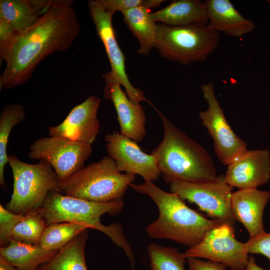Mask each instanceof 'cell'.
Wrapping results in <instances>:
<instances>
[{
	"mask_svg": "<svg viewBox=\"0 0 270 270\" xmlns=\"http://www.w3.org/2000/svg\"><path fill=\"white\" fill-rule=\"evenodd\" d=\"M73 0H54L38 21L19 34L8 54L0 78V89H12L27 82L45 58L69 48L80 26Z\"/></svg>",
	"mask_w": 270,
	"mask_h": 270,
	"instance_id": "obj_1",
	"label": "cell"
},
{
	"mask_svg": "<svg viewBox=\"0 0 270 270\" xmlns=\"http://www.w3.org/2000/svg\"><path fill=\"white\" fill-rule=\"evenodd\" d=\"M163 126L162 140L150 153L157 159L164 181L204 182L216 179L212 158L200 144L174 124L149 100Z\"/></svg>",
	"mask_w": 270,
	"mask_h": 270,
	"instance_id": "obj_2",
	"label": "cell"
},
{
	"mask_svg": "<svg viewBox=\"0 0 270 270\" xmlns=\"http://www.w3.org/2000/svg\"><path fill=\"white\" fill-rule=\"evenodd\" d=\"M130 186L150 196L158 208V218L146 228L151 238L170 240L190 248L198 244L208 230L222 224L190 208L178 194L162 190L152 182L132 183Z\"/></svg>",
	"mask_w": 270,
	"mask_h": 270,
	"instance_id": "obj_3",
	"label": "cell"
},
{
	"mask_svg": "<svg viewBox=\"0 0 270 270\" xmlns=\"http://www.w3.org/2000/svg\"><path fill=\"white\" fill-rule=\"evenodd\" d=\"M124 205L122 198L108 202H96L52 192L48 194L38 212L45 220L46 226L55 222H68L102 232L123 249L130 262L131 269L134 270V256L122 226L118 224L106 226L100 220V216L106 213L118 214L122 210Z\"/></svg>",
	"mask_w": 270,
	"mask_h": 270,
	"instance_id": "obj_4",
	"label": "cell"
},
{
	"mask_svg": "<svg viewBox=\"0 0 270 270\" xmlns=\"http://www.w3.org/2000/svg\"><path fill=\"white\" fill-rule=\"evenodd\" d=\"M136 175L122 174L109 156L84 167L60 182L61 193L96 202L122 198Z\"/></svg>",
	"mask_w": 270,
	"mask_h": 270,
	"instance_id": "obj_5",
	"label": "cell"
},
{
	"mask_svg": "<svg viewBox=\"0 0 270 270\" xmlns=\"http://www.w3.org/2000/svg\"><path fill=\"white\" fill-rule=\"evenodd\" d=\"M8 160L14 178L12 194L6 205L9 211L19 214L38 212L50 192L61 193L60 181L46 160L30 164L14 155L8 156Z\"/></svg>",
	"mask_w": 270,
	"mask_h": 270,
	"instance_id": "obj_6",
	"label": "cell"
},
{
	"mask_svg": "<svg viewBox=\"0 0 270 270\" xmlns=\"http://www.w3.org/2000/svg\"><path fill=\"white\" fill-rule=\"evenodd\" d=\"M218 41V32L208 24L175 26L156 24L154 48L162 57L182 64L204 60Z\"/></svg>",
	"mask_w": 270,
	"mask_h": 270,
	"instance_id": "obj_7",
	"label": "cell"
},
{
	"mask_svg": "<svg viewBox=\"0 0 270 270\" xmlns=\"http://www.w3.org/2000/svg\"><path fill=\"white\" fill-rule=\"evenodd\" d=\"M170 188L183 200L196 204L212 220L234 225L231 206L233 187L226 182L224 174L208 182L174 181L170 184Z\"/></svg>",
	"mask_w": 270,
	"mask_h": 270,
	"instance_id": "obj_8",
	"label": "cell"
},
{
	"mask_svg": "<svg viewBox=\"0 0 270 270\" xmlns=\"http://www.w3.org/2000/svg\"><path fill=\"white\" fill-rule=\"evenodd\" d=\"M92 151L91 144L60 136L42 137L30 146L28 157L49 163L60 182L84 167Z\"/></svg>",
	"mask_w": 270,
	"mask_h": 270,
	"instance_id": "obj_9",
	"label": "cell"
},
{
	"mask_svg": "<svg viewBox=\"0 0 270 270\" xmlns=\"http://www.w3.org/2000/svg\"><path fill=\"white\" fill-rule=\"evenodd\" d=\"M208 108L199 114L202 124L213 140L214 152L220 162L228 166L247 150L246 142L229 125L217 100L212 82L201 86Z\"/></svg>",
	"mask_w": 270,
	"mask_h": 270,
	"instance_id": "obj_10",
	"label": "cell"
},
{
	"mask_svg": "<svg viewBox=\"0 0 270 270\" xmlns=\"http://www.w3.org/2000/svg\"><path fill=\"white\" fill-rule=\"evenodd\" d=\"M183 254L186 258H205L223 264L230 270H245L249 258L245 244L236 238L233 226L225 223L210 229L198 244Z\"/></svg>",
	"mask_w": 270,
	"mask_h": 270,
	"instance_id": "obj_11",
	"label": "cell"
},
{
	"mask_svg": "<svg viewBox=\"0 0 270 270\" xmlns=\"http://www.w3.org/2000/svg\"><path fill=\"white\" fill-rule=\"evenodd\" d=\"M88 8L96 32L102 41L110 63L112 75L126 90L128 98L134 103L148 101L142 90L134 88L126 72L125 56L116 38L112 26L114 12L104 10L97 0H90Z\"/></svg>",
	"mask_w": 270,
	"mask_h": 270,
	"instance_id": "obj_12",
	"label": "cell"
},
{
	"mask_svg": "<svg viewBox=\"0 0 270 270\" xmlns=\"http://www.w3.org/2000/svg\"><path fill=\"white\" fill-rule=\"evenodd\" d=\"M108 156L115 162L120 172L138 174L153 182L162 174L156 156L143 152L137 142L114 130L104 136Z\"/></svg>",
	"mask_w": 270,
	"mask_h": 270,
	"instance_id": "obj_13",
	"label": "cell"
},
{
	"mask_svg": "<svg viewBox=\"0 0 270 270\" xmlns=\"http://www.w3.org/2000/svg\"><path fill=\"white\" fill-rule=\"evenodd\" d=\"M100 99L91 95L74 107L59 124L48 128L50 136H60L92 144L100 130L98 112Z\"/></svg>",
	"mask_w": 270,
	"mask_h": 270,
	"instance_id": "obj_14",
	"label": "cell"
},
{
	"mask_svg": "<svg viewBox=\"0 0 270 270\" xmlns=\"http://www.w3.org/2000/svg\"><path fill=\"white\" fill-rule=\"evenodd\" d=\"M102 78L106 84L104 96L111 100L114 106L120 132L137 142H142L146 134V118L143 107L128 98L110 72L103 74Z\"/></svg>",
	"mask_w": 270,
	"mask_h": 270,
	"instance_id": "obj_15",
	"label": "cell"
},
{
	"mask_svg": "<svg viewBox=\"0 0 270 270\" xmlns=\"http://www.w3.org/2000/svg\"><path fill=\"white\" fill-rule=\"evenodd\" d=\"M226 182L239 189L257 188L270 180V152L267 148L246 150L228 165Z\"/></svg>",
	"mask_w": 270,
	"mask_h": 270,
	"instance_id": "obj_16",
	"label": "cell"
},
{
	"mask_svg": "<svg viewBox=\"0 0 270 270\" xmlns=\"http://www.w3.org/2000/svg\"><path fill=\"white\" fill-rule=\"evenodd\" d=\"M270 199V191L257 188L239 189L232 192L231 206L234 218L244 226L250 238L266 232L263 214Z\"/></svg>",
	"mask_w": 270,
	"mask_h": 270,
	"instance_id": "obj_17",
	"label": "cell"
},
{
	"mask_svg": "<svg viewBox=\"0 0 270 270\" xmlns=\"http://www.w3.org/2000/svg\"><path fill=\"white\" fill-rule=\"evenodd\" d=\"M204 4L208 26L218 32L238 38L250 33L256 28L254 23L244 18L228 0H206Z\"/></svg>",
	"mask_w": 270,
	"mask_h": 270,
	"instance_id": "obj_18",
	"label": "cell"
},
{
	"mask_svg": "<svg viewBox=\"0 0 270 270\" xmlns=\"http://www.w3.org/2000/svg\"><path fill=\"white\" fill-rule=\"evenodd\" d=\"M54 0H0V16L10 22L18 34L34 24Z\"/></svg>",
	"mask_w": 270,
	"mask_h": 270,
	"instance_id": "obj_19",
	"label": "cell"
},
{
	"mask_svg": "<svg viewBox=\"0 0 270 270\" xmlns=\"http://www.w3.org/2000/svg\"><path fill=\"white\" fill-rule=\"evenodd\" d=\"M156 22L175 26L208 24L204 2L198 0H174L170 4L152 13Z\"/></svg>",
	"mask_w": 270,
	"mask_h": 270,
	"instance_id": "obj_20",
	"label": "cell"
},
{
	"mask_svg": "<svg viewBox=\"0 0 270 270\" xmlns=\"http://www.w3.org/2000/svg\"><path fill=\"white\" fill-rule=\"evenodd\" d=\"M58 251L46 250L38 244H30L12 240L8 245L0 248V256L18 270H36Z\"/></svg>",
	"mask_w": 270,
	"mask_h": 270,
	"instance_id": "obj_21",
	"label": "cell"
},
{
	"mask_svg": "<svg viewBox=\"0 0 270 270\" xmlns=\"http://www.w3.org/2000/svg\"><path fill=\"white\" fill-rule=\"evenodd\" d=\"M122 13L125 23L139 42L137 52L148 55L154 48L156 34V24L152 18L150 9L138 6Z\"/></svg>",
	"mask_w": 270,
	"mask_h": 270,
	"instance_id": "obj_22",
	"label": "cell"
},
{
	"mask_svg": "<svg viewBox=\"0 0 270 270\" xmlns=\"http://www.w3.org/2000/svg\"><path fill=\"white\" fill-rule=\"evenodd\" d=\"M88 237V229H86L36 270H88L84 257Z\"/></svg>",
	"mask_w": 270,
	"mask_h": 270,
	"instance_id": "obj_23",
	"label": "cell"
},
{
	"mask_svg": "<svg viewBox=\"0 0 270 270\" xmlns=\"http://www.w3.org/2000/svg\"><path fill=\"white\" fill-rule=\"evenodd\" d=\"M26 117L24 106L16 103L4 106L0 115V184L4 187V166L8 163L6 148L12 129Z\"/></svg>",
	"mask_w": 270,
	"mask_h": 270,
	"instance_id": "obj_24",
	"label": "cell"
},
{
	"mask_svg": "<svg viewBox=\"0 0 270 270\" xmlns=\"http://www.w3.org/2000/svg\"><path fill=\"white\" fill-rule=\"evenodd\" d=\"M86 229V226L76 223H52L45 228L38 244L48 250H59Z\"/></svg>",
	"mask_w": 270,
	"mask_h": 270,
	"instance_id": "obj_25",
	"label": "cell"
},
{
	"mask_svg": "<svg viewBox=\"0 0 270 270\" xmlns=\"http://www.w3.org/2000/svg\"><path fill=\"white\" fill-rule=\"evenodd\" d=\"M148 252L151 270H185L186 258L176 248L152 243Z\"/></svg>",
	"mask_w": 270,
	"mask_h": 270,
	"instance_id": "obj_26",
	"label": "cell"
},
{
	"mask_svg": "<svg viewBox=\"0 0 270 270\" xmlns=\"http://www.w3.org/2000/svg\"><path fill=\"white\" fill-rule=\"evenodd\" d=\"M46 226L45 220L38 212L28 213L14 227L12 240L26 244H38Z\"/></svg>",
	"mask_w": 270,
	"mask_h": 270,
	"instance_id": "obj_27",
	"label": "cell"
},
{
	"mask_svg": "<svg viewBox=\"0 0 270 270\" xmlns=\"http://www.w3.org/2000/svg\"><path fill=\"white\" fill-rule=\"evenodd\" d=\"M106 10L114 13L116 11L122 12L130 8L143 6L148 9L158 7L163 0H97Z\"/></svg>",
	"mask_w": 270,
	"mask_h": 270,
	"instance_id": "obj_28",
	"label": "cell"
},
{
	"mask_svg": "<svg viewBox=\"0 0 270 270\" xmlns=\"http://www.w3.org/2000/svg\"><path fill=\"white\" fill-rule=\"evenodd\" d=\"M24 214L13 213L0 204V245H8L12 240V232L16 225L24 218Z\"/></svg>",
	"mask_w": 270,
	"mask_h": 270,
	"instance_id": "obj_29",
	"label": "cell"
},
{
	"mask_svg": "<svg viewBox=\"0 0 270 270\" xmlns=\"http://www.w3.org/2000/svg\"><path fill=\"white\" fill-rule=\"evenodd\" d=\"M12 24L0 16V58L5 60L18 36Z\"/></svg>",
	"mask_w": 270,
	"mask_h": 270,
	"instance_id": "obj_30",
	"label": "cell"
},
{
	"mask_svg": "<svg viewBox=\"0 0 270 270\" xmlns=\"http://www.w3.org/2000/svg\"><path fill=\"white\" fill-rule=\"evenodd\" d=\"M244 244L248 254H261L270 260V233L250 238Z\"/></svg>",
	"mask_w": 270,
	"mask_h": 270,
	"instance_id": "obj_31",
	"label": "cell"
},
{
	"mask_svg": "<svg viewBox=\"0 0 270 270\" xmlns=\"http://www.w3.org/2000/svg\"><path fill=\"white\" fill-rule=\"evenodd\" d=\"M186 259L188 270H226L227 268L223 264L200 258H188Z\"/></svg>",
	"mask_w": 270,
	"mask_h": 270,
	"instance_id": "obj_32",
	"label": "cell"
},
{
	"mask_svg": "<svg viewBox=\"0 0 270 270\" xmlns=\"http://www.w3.org/2000/svg\"><path fill=\"white\" fill-rule=\"evenodd\" d=\"M245 270H267L259 266L256 263L253 255L248 258V261Z\"/></svg>",
	"mask_w": 270,
	"mask_h": 270,
	"instance_id": "obj_33",
	"label": "cell"
},
{
	"mask_svg": "<svg viewBox=\"0 0 270 270\" xmlns=\"http://www.w3.org/2000/svg\"><path fill=\"white\" fill-rule=\"evenodd\" d=\"M0 270H18L0 256Z\"/></svg>",
	"mask_w": 270,
	"mask_h": 270,
	"instance_id": "obj_34",
	"label": "cell"
},
{
	"mask_svg": "<svg viewBox=\"0 0 270 270\" xmlns=\"http://www.w3.org/2000/svg\"><path fill=\"white\" fill-rule=\"evenodd\" d=\"M268 2L270 4V0H268Z\"/></svg>",
	"mask_w": 270,
	"mask_h": 270,
	"instance_id": "obj_35",
	"label": "cell"
}]
</instances>
